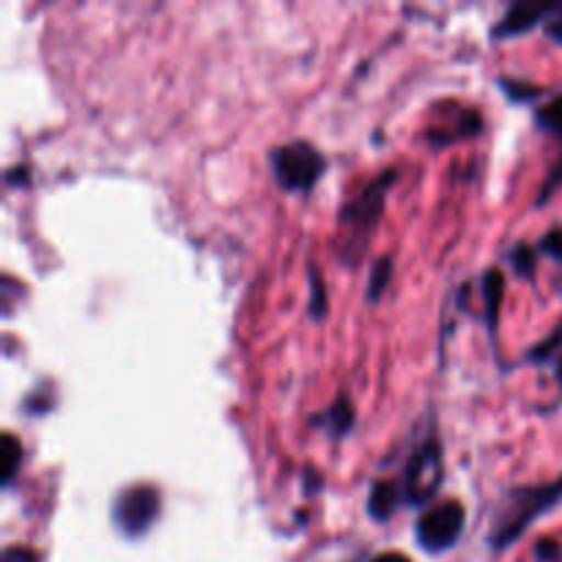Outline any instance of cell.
I'll list each match as a JSON object with an SVG mask.
<instances>
[{
  "label": "cell",
  "instance_id": "cell-16",
  "mask_svg": "<svg viewBox=\"0 0 562 562\" xmlns=\"http://www.w3.org/2000/svg\"><path fill=\"white\" fill-rule=\"evenodd\" d=\"M499 88H503L505 97H510L514 102H532V99L541 97V88L530 86V82L514 80V77H499Z\"/></svg>",
  "mask_w": 562,
  "mask_h": 562
},
{
  "label": "cell",
  "instance_id": "cell-21",
  "mask_svg": "<svg viewBox=\"0 0 562 562\" xmlns=\"http://www.w3.org/2000/svg\"><path fill=\"white\" fill-rule=\"evenodd\" d=\"M371 562H412V560L401 552H382V554H376Z\"/></svg>",
  "mask_w": 562,
  "mask_h": 562
},
{
  "label": "cell",
  "instance_id": "cell-13",
  "mask_svg": "<svg viewBox=\"0 0 562 562\" xmlns=\"http://www.w3.org/2000/svg\"><path fill=\"white\" fill-rule=\"evenodd\" d=\"M307 280H311V296H307V316H311L313 322H322V318L327 316V311H329V296H327V291H324V280H322V274H318L316 263H311V267H307Z\"/></svg>",
  "mask_w": 562,
  "mask_h": 562
},
{
  "label": "cell",
  "instance_id": "cell-3",
  "mask_svg": "<svg viewBox=\"0 0 562 562\" xmlns=\"http://www.w3.org/2000/svg\"><path fill=\"white\" fill-rule=\"evenodd\" d=\"M269 168L285 192H311L327 173V157L313 143L294 140L269 151Z\"/></svg>",
  "mask_w": 562,
  "mask_h": 562
},
{
  "label": "cell",
  "instance_id": "cell-18",
  "mask_svg": "<svg viewBox=\"0 0 562 562\" xmlns=\"http://www.w3.org/2000/svg\"><path fill=\"white\" fill-rule=\"evenodd\" d=\"M3 562H42V558L31 547H9L3 552Z\"/></svg>",
  "mask_w": 562,
  "mask_h": 562
},
{
  "label": "cell",
  "instance_id": "cell-8",
  "mask_svg": "<svg viewBox=\"0 0 562 562\" xmlns=\"http://www.w3.org/2000/svg\"><path fill=\"white\" fill-rule=\"evenodd\" d=\"M536 124L541 126L543 132H549V135H558L562 140V93H558V97L549 99L547 104H541V108L536 110ZM560 184H562V157H560V162L552 168L549 179L543 181L541 195H538V206H541V203H547V198L552 195Z\"/></svg>",
  "mask_w": 562,
  "mask_h": 562
},
{
  "label": "cell",
  "instance_id": "cell-4",
  "mask_svg": "<svg viewBox=\"0 0 562 562\" xmlns=\"http://www.w3.org/2000/svg\"><path fill=\"white\" fill-rule=\"evenodd\" d=\"M510 499H514V508H510V514L505 516V519H499L497 527H494L492 547L497 549V552L499 549L510 547V543L527 530V525H532L538 516H543L547 510H552L554 505L562 503V477L541 488H519V492L510 494Z\"/></svg>",
  "mask_w": 562,
  "mask_h": 562
},
{
  "label": "cell",
  "instance_id": "cell-2",
  "mask_svg": "<svg viewBox=\"0 0 562 562\" xmlns=\"http://www.w3.org/2000/svg\"><path fill=\"white\" fill-rule=\"evenodd\" d=\"M445 464H442V442L439 437H428L412 450L406 459L404 472L395 483H398L401 503L404 505H426L437 497L439 486H442Z\"/></svg>",
  "mask_w": 562,
  "mask_h": 562
},
{
  "label": "cell",
  "instance_id": "cell-11",
  "mask_svg": "<svg viewBox=\"0 0 562 562\" xmlns=\"http://www.w3.org/2000/svg\"><path fill=\"white\" fill-rule=\"evenodd\" d=\"M505 294V280L499 269H488L483 274V305H486V324H488V333L494 335L497 329V316H499V302H503Z\"/></svg>",
  "mask_w": 562,
  "mask_h": 562
},
{
  "label": "cell",
  "instance_id": "cell-6",
  "mask_svg": "<svg viewBox=\"0 0 562 562\" xmlns=\"http://www.w3.org/2000/svg\"><path fill=\"white\" fill-rule=\"evenodd\" d=\"M159 488L151 483H137V486H126L113 499V525L124 532L126 538H137L148 532V527L159 519Z\"/></svg>",
  "mask_w": 562,
  "mask_h": 562
},
{
  "label": "cell",
  "instance_id": "cell-10",
  "mask_svg": "<svg viewBox=\"0 0 562 562\" xmlns=\"http://www.w3.org/2000/svg\"><path fill=\"white\" fill-rule=\"evenodd\" d=\"M401 492L395 481H376L368 492V514L376 521H387L395 514V508H401Z\"/></svg>",
  "mask_w": 562,
  "mask_h": 562
},
{
  "label": "cell",
  "instance_id": "cell-20",
  "mask_svg": "<svg viewBox=\"0 0 562 562\" xmlns=\"http://www.w3.org/2000/svg\"><path fill=\"white\" fill-rule=\"evenodd\" d=\"M536 554H538V560H543V562L558 560L560 558V543L558 541H538Z\"/></svg>",
  "mask_w": 562,
  "mask_h": 562
},
{
  "label": "cell",
  "instance_id": "cell-7",
  "mask_svg": "<svg viewBox=\"0 0 562 562\" xmlns=\"http://www.w3.org/2000/svg\"><path fill=\"white\" fill-rule=\"evenodd\" d=\"M560 3H547V0H516L508 5V11L503 14V20L494 27V36L497 38H516L525 36L527 31L538 27L543 22L547 25L549 16L558 11Z\"/></svg>",
  "mask_w": 562,
  "mask_h": 562
},
{
  "label": "cell",
  "instance_id": "cell-1",
  "mask_svg": "<svg viewBox=\"0 0 562 562\" xmlns=\"http://www.w3.org/2000/svg\"><path fill=\"white\" fill-rule=\"evenodd\" d=\"M398 181V170L387 168L379 176H373L360 192H357L351 201H346V206L340 209V223L346 225V241H344V263H351L355 267L362 256H366L368 239H371L373 228L379 225L384 214V203H387L390 187Z\"/></svg>",
  "mask_w": 562,
  "mask_h": 562
},
{
  "label": "cell",
  "instance_id": "cell-12",
  "mask_svg": "<svg viewBox=\"0 0 562 562\" xmlns=\"http://www.w3.org/2000/svg\"><path fill=\"white\" fill-rule=\"evenodd\" d=\"M22 467V445L16 442L14 434H3L0 439V483L11 486Z\"/></svg>",
  "mask_w": 562,
  "mask_h": 562
},
{
  "label": "cell",
  "instance_id": "cell-19",
  "mask_svg": "<svg viewBox=\"0 0 562 562\" xmlns=\"http://www.w3.org/2000/svg\"><path fill=\"white\" fill-rule=\"evenodd\" d=\"M543 31H547V36L552 38L554 44H560V47H562V3L558 5V11L549 16L547 25H543Z\"/></svg>",
  "mask_w": 562,
  "mask_h": 562
},
{
  "label": "cell",
  "instance_id": "cell-14",
  "mask_svg": "<svg viewBox=\"0 0 562 562\" xmlns=\"http://www.w3.org/2000/svg\"><path fill=\"white\" fill-rule=\"evenodd\" d=\"M390 280H393V261H390V256H382L376 263H373L371 283H368V302H371V305H376V302L382 300Z\"/></svg>",
  "mask_w": 562,
  "mask_h": 562
},
{
  "label": "cell",
  "instance_id": "cell-17",
  "mask_svg": "<svg viewBox=\"0 0 562 562\" xmlns=\"http://www.w3.org/2000/svg\"><path fill=\"white\" fill-rule=\"evenodd\" d=\"M538 247H541L543 252H549L552 258H558V261L562 263V228L549 231V234L543 236L541 245H538Z\"/></svg>",
  "mask_w": 562,
  "mask_h": 562
},
{
  "label": "cell",
  "instance_id": "cell-5",
  "mask_svg": "<svg viewBox=\"0 0 562 562\" xmlns=\"http://www.w3.org/2000/svg\"><path fill=\"white\" fill-rule=\"evenodd\" d=\"M467 525V510L459 499H445V503L431 505L420 514L415 527V538L423 552L442 554L459 543L461 532Z\"/></svg>",
  "mask_w": 562,
  "mask_h": 562
},
{
  "label": "cell",
  "instance_id": "cell-9",
  "mask_svg": "<svg viewBox=\"0 0 562 562\" xmlns=\"http://www.w3.org/2000/svg\"><path fill=\"white\" fill-rule=\"evenodd\" d=\"M311 423L316 428H324L333 439H344L346 434L355 428V406H351V401L346 398V395H340V398H335V404L329 406L327 412L313 417Z\"/></svg>",
  "mask_w": 562,
  "mask_h": 562
},
{
  "label": "cell",
  "instance_id": "cell-15",
  "mask_svg": "<svg viewBox=\"0 0 562 562\" xmlns=\"http://www.w3.org/2000/svg\"><path fill=\"white\" fill-rule=\"evenodd\" d=\"M508 261L519 278H530V280L536 278V250H532V247H527L525 241H521V245H516L514 250L508 252Z\"/></svg>",
  "mask_w": 562,
  "mask_h": 562
}]
</instances>
